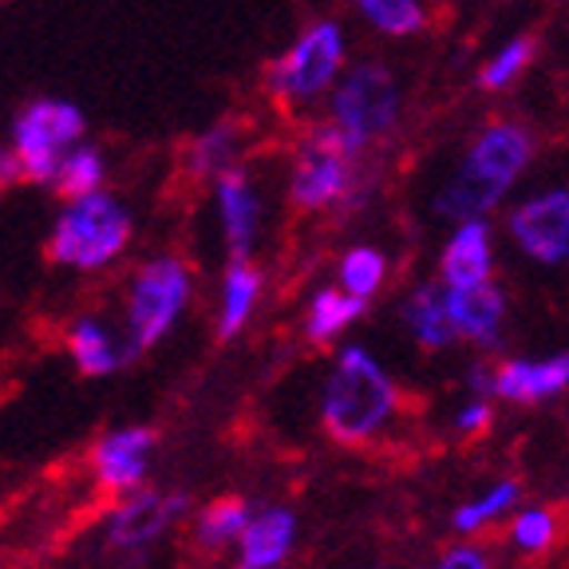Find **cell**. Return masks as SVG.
Instances as JSON below:
<instances>
[{"label":"cell","mask_w":569,"mask_h":569,"mask_svg":"<svg viewBox=\"0 0 569 569\" xmlns=\"http://www.w3.org/2000/svg\"><path fill=\"white\" fill-rule=\"evenodd\" d=\"M533 154H538V134L522 119H490L487 127H479V134L455 162L451 174L443 178L436 194V213L447 222L487 218L518 187Z\"/></svg>","instance_id":"obj_1"},{"label":"cell","mask_w":569,"mask_h":569,"mask_svg":"<svg viewBox=\"0 0 569 569\" xmlns=\"http://www.w3.org/2000/svg\"><path fill=\"white\" fill-rule=\"evenodd\" d=\"M261 293H266V277L253 266V258H230L218 281V340H233L249 329Z\"/></svg>","instance_id":"obj_18"},{"label":"cell","mask_w":569,"mask_h":569,"mask_svg":"<svg viewBox=\"0 0 569 569\" xmlns=\"http://www.w3.org/2000/svg\"><path fill=\"white\" fill-rule=\"evenodd\" d=\"M297 546V518L289 507H253L238 538V569H277Z\"/></svg>","instance_id":"obj_16"},{"label":"cell","mask_w":569,"mask_h":569,"mask_svg":"<svg viewBox=\"0 0 569 569\" xmlns=\"http://www.w3.org/2000/svg\"><path fill=\"white\" fill-rule=\"evenodd\" d=\"M352 17L380 40H411L431 28L427 0H352Z\"/></svg>","instance_id":"obj_22"},{"label":"cell","mask_w":569,"mask_h":569,"mask_svg":"<svg viewBox=\"0 0 569 569\" xmlns=\"http://www.w3.org/2000/svg\"><path fill=\"white\" fill-rule=\"evenodd\" d=\"M190 510V498L178 490L139 487L131 495H119L116 507L103 518V542L119 553H142L162 542Z\"/></svg>","instance_id":"obj_9"},{"label":"cell","mask_w":569,"mask_h":569,"mask_svg":"<svg viewBox=\"0 0 569 569\" xmlns=\"http://www.w3.org/2000/svg\"><path fill=\"white\" fill-rule=\"evenodd\" d=\"M134 246V210L111 187L63 198L48 226V261L63 273L96 277L116 269Z\"/></svg>","instance_id":"obj_3"},{"label":"cell","mask_w":569,"mask_h":569,"mask_svg":"<svg viewBox=\"0 0 569 569\" xmlns=\"http://www.w3.org/2000/svg\"><path fill=\"white\" fill-rule=\"evenodd\" d=\"M348 63H352V52H348L345 24L332 17H317L289 40V48H281L266 63L261 91L277 111L309 116V111L329 103Z\"/></svg>","instance_id":"obj_4"},{"label":"cell","mask_w":569,"mask_h":569,"mask_svg":"<svg viewBox=\"0 0 569 569\" xmlns=\"http://www.w3.org/2000/svg\"><path fill=\"white\" fill-rule=\"evenodd\" d=\"M213 222L230 258H253V249L266 230V194H261L253 170L233 167L210 182Z\"/></svg>","instance_id":"obj_10"},{"label":"cell","mask_w":569,"mask_h":569,"mask_svg":"<svg viewBox=\"0 0 569 569\" xmlns=\"http://www.w3.org/2000/svg\"><path fill=\"white\" fill-rule=\"evenodd\" d=\"M194 301V269L178 253H151L123 284V332L134 352H151L182 325Z\"/></svg>","instance_id":"obj_7"},{"label":"cell","mask_w":569,"mask_h":569,"mask_svg":"<svg viewBox=\"0 0 569 569\" xmlns=\"http://www.w3.org/2000/svg\"><path fill=\"white\" fill-rule=\"evenodd\" d=\"M447 312H451V325L462 340L490 348L502 332L507 297L495 281L471 284V289H447Z\"/></svg>","instance_id":"obj_19"},{"label":"cell","mask_w":569,"mask_h":569,"mask_svg":"<svg viewBox=\"0 0 569 569\" xmlns=\"http://www.w3.org/2000/svg\"><path fill=\"white\" fill-rule=\"evenodd\" d=\"M439 569H490V561L479 546H455V550L439 561Z\"/></svg>","instance_id":"obj_31"},{"label":"cell","mask_w":569,"mask_h":569,"mask_svg":"<svg viewBox=\"0 0 569 569\" xmlns=\"http://www.w3.org/2000/svg\"><path fill=\"white\" fill-rule=\"evenodd\" d=\"M249 515H253V507H249L246 498H213L194 518V542L213 553L233 550L238 538L246 533Z\"/></svg>","instance_id":"obj_24"},{"label":"cell","mask_w":569,"mask_h":569,"mask_svg":"<svg viewBox=\"0 0 569 569\" xmlns=\"http://www.w3.org/2000/svg\"><path fill=\"white\" fill-rule=\"evenodd\" d=\"M507 233L538 266L569 261V187H546L510 210Z\"/></svg>","instance_id":"obj_11"},{"label":"cell","mask_w":569,"mask_h":569,"mask_svg":"<svg viewBox=\"0 0 569 569\" xmlns=\"http://www.w3.org/2000/svg\"><path fill=\"white\" fill-rule=\"evenodd\" d=\"M368 154H360L329 119L305 123L289 151L284 194L301 213H352L368 202Z\"/></svg>","instance_id":"obj_2"},{"label":"cell","mask_w":569,"mask_h":569,"mask_svg":"<svg viewBox=\"0 0 569 569\" xmlns=\"http://www.w3.org/2000/svg\"><path fill=\"white\" fill-rule=\"evenodd\" d=\"M249 142H253V134H249V127L238 116L213 119L198 134H190L187 151H182V170L210 187L213 178L226 174V170L246 167Z\"/></svg>","instance_id":"obj_14"},{"label":"cell","mask_w":569,"mask_h":569,"mask_svg":"<svg viewBox=\"0 0 569 569\" xmlns=\"http://www.w3.org/2000/svg\"><path fill=\"white\" fill-rule=\"evenodd\" d=\"M533 60H538V36H530V32L510 36L507 44L495 48V52L482 60L479 88L490 91V96H502V91H510L526 71H530Z\"/></svg>","instance_id":"obj_25"},{"label":"cell","mask_w":569,"mask_h":569,"mask_svg":"<svg viewBox=\"0 0 569 569\" xmlns=\"http://www.w3.org/2000/svg\"><path fill=\"white\" fill-rule=\"evenodd\" d=\"M365 297H352L340 284H320L317 293L309 297V305H305V340L309 345H332L365 317Z\"/></svg>","instance_id":"obj_20"},{"label":"cell","mask_w":569,"mask_h":569,"mask_svg":"<svg viewBox=\"0 0 569 569\" xmlns=\"http://www.w3.org/2000/svg\"><path fill=\"white\" fill-rule=\"evenodd\" d=\"M107 182H111V154L88 134V139H80L60 159L52 190L60 198H80V194H91V190H103Z\"/></svg>","instance_id":"obj_23"},{"label":"cell","mask_w":569,"mask_h":569,"mask_svg":"<svg viewBox=\"0 0 569 569\" xmlns=\"http://www.w3.org/2000/svg\"><path fill=\"white\" fill-rule=\"evenodd\" d=\"M383 281H388V258H383V249L352 246V249L340 253V261H337V284L340 289H348L352 297L372 301V297L383 289Z\"/></svg>","instance_id":"obj_26"},{"label":"cell","mask_w":569,"mask_h":569,"mask_svg":"<svg viewBox=\"0 0 569 569\" xmlns=\"http://www.w3.org/2000/svg\"><path fill=\"white\" fill-rule=\"evenodd\" d=\"M569 388V352L546 360H507L495 368V396L510 403H542Z\"/></svg>","instance_id":"obj_17"},{"label":"cell","mask_w":569,"mask_h":569,"mask_svg":"<svg viewBox=\"0 0 569 569\" xmlns=\"http://www.w3.org/2000/svg\"><path fill=\"white\" fill-rule=\"evenodd\" d=\"M80 139H88V116L80 103H71L63 96L28 99L9 123V142L32 187L52 190L60 159Z\"/></svg>","instance_id":"obj_8"},{"label":"cell","mask_w":569,"mask_h":569,"mask_svg":"<svg viewBox=\"0 0 569 569\" xmlns=\"http://www.w3.org/2000/svg\"><path fill=\"white\" fill-rule=\"evenodd\" d=\"M20 182H28L24 167H20L17 151H12V142L4 139V142H0V190H12V187H20Z\"/></svg>","instance_id":"obj_30"},{"label":"cell","mask_w":569,"mask_h":569,"mask_svg":"<svg viewBox=\"0 0 569 569\" xmlns=\"http://www.w3.org/2000/svg\"><path fill=\"white\" fill-rule=\"evenodd\" d=\"M487 423H490V403L487 400H471L459 416H455V427H459L462 436H479V431H487Z\"/></svg>","instance_id":"obj_29"},{"label":"cell","mask_w":569,"mask_h":569,"mask_svg":"<svg viewBox=\"0 0 569 569\" xmlns=\"http://www.w3.org/2000/svg\"><path fill=\"white\" fill-rule=\"evenodd\" d=\"M553 515L546 507H530V510H522V515L515 518V530H510V538H515V546L518 550H526V553H538V550H546V546L553 542Z\"/></svg>","instance_id":"obj_28"},{"label":"cell","mask_w":569,"mask_h":569,"mask_svg":"<svg viewBox=\"0 0 569 569\" xmlns=\"http://www.w3.org/2000/svg\"><path fill=\"white\" fill-rule=\"evenodd\" d=\"M325 119L360 154H372L376 147H383L403 123V88L396 68L376 60V56L352 60L325 103Z\"/></svg>","instance_id":"obj_6"},{"label":"cell","mask_w":569,"mask_h":569,"mask_svg":"<svg viewBox=\"0 0 569 569\" xmlns=\"http://www.w3.org/2000/svg\"><path fill=\"white\" fill-rule=\"evenodd\" d=\"M403 325L416 337L419 348L427 352H439V348L451 345L459 332L451 325V312H447V284L439 289V281H423L411 289V297L403 301Z\"/></svg>","instance_id":"obj_21"},{"label":"cell","mask_w":569,"mask_h":569,"mask_svg":"<svg viewBox=\"0 0 569 569\" xmlns=\"http://www.w3.org/2000/svg\"><path fill=\"white\" fill-rule=\"evenodd\" d=\"M490 277H495V238L487 218L455 222V233L439 253V281L447 289H471V284H487Z\"/></svg>","instance_id":"obj_15"},{"label":"cell","mask_w":569,"mask_h":569,"mask_svg":"<svg viewBox=\"0 0 569 569\" xmlns=\"http://www.w3.org/2000/svg\"><path fill=\"white\" fill-rule=\"evenodd\" d=\"M0 4H9V0H0Z\"/></svg>","instance_id":"obj_32"},{"label":"cell","mask_w":569,"mask_h":569,"mask_svg":"<svg viewBox=\"0 0 569 569\" xmlns=\"http://www.w3.org/2000/svg\"><path fill=\"white\" fill-rule=\"evenodd\" d=\"M154 447H159V431L147 423H127L99 436L91 447V475H96L99 490L119 498L147 487L154 467Z\"/></svg>","instance_id":"obj_12"},{"label":"cell","mask_w":569,"mask_h":569,"mask_svg":"<svg viewBox=\"0 0 569 569\" xmlns=\"http://www.w3.org/2000/svg\"><path fill=\"white\" fill-rule=\"evenodd\" d=\"M518 502V482H498L495 490H487L482 498H475V502H467V507H459V515H455V530L462 533H475L482 530V526L498 522L502 515H510V507Z\"/></svg>","instance_id":"obj_27"},{"label":"cell","mask_w":569,"mask_h":569,"mask_svg":"<svg viewBox=\"0 0 569 569\" xmlns=\"http://www.w3.org/2000/svg\"><path fill=\"white\" fill-rule=\"evenodd\" d=\"M63 348H68L76 372L91 376V380L116 376L131 356H139L131 337H127L123 329H116L103 312H80V317H71L68 329H63Z\"/></svg>","instance_id":"obj_13"},{"label":"cell","mask_w":569,"mask_h":569,"mask_svg":"<svg viewBox=\"0 0 569 569\" xmlns=\"http://www.w3.org/2000/svg\"><path fill=\"white\" fill-rule=\"evenodd\" d=\"M400 408V388L383 372L368 348H340L325 391H320V419L337 443H368Z\"/></svg>","instance_id":"obj_5"}]
</instances>
